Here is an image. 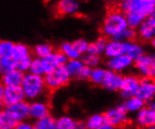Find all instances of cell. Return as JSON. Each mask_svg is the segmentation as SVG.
<instances>
[{"label": "cell", "instance_id": "obj_4", "mask_svg": "<svg viewBox=\"0 0 155 129\" xmlns=\"http://www.w3.org/2000/svg\"><path fill=\"white\" fill-rule=\"evenodd\" d=\"M71 76L66 67V65H61L54 68L53 71L44 76V81L46 84L47 90L50 91L58 90L69 84Z\"/></svg>", "mask_w": 155, "mask_h": 129}, {"label": "cell", "instance_id": "obj_26", "mask_svg": "<svg viewBox=\"0 0 155 129\" xmlns=\"http://www.w3.org/2000/svg\"><path fill=\"white\" fill-rule=\"evenodd\" d=\"M137 39H138L137 29H133V27L129 26V27H127V29L124 31H122L120 34H117V36H115L114 38H112L111 40L117 41V42H134Z\"/></svg>", "mask_w": 155, "mask_h": 129}, {"label": "cell", "instance_id": "obj_17", "mask_svg": "<svg viewBox=\"0 0 155 129\" xmlns=\"http://www.w3.org/2000/svg\"><path fill=\"white\" fill-rule=\"evenodd\" d=\"M122 80H123V76L121 73H116V72H113L107 69L103 87L109 91L120 90Z\"/></svg>", "mask_w": 155, "mask_h": 129}, {"label": "cell", "instance_id": "obj_30", "mask_svg": "<svg viewBox=\"0 0 155 129\" xmlns=\"http://www.w3.org/2000/svg\"><path fill=\"white\" fill-rule=\"evenodd\" d=\"M79 121H76L72 117L63 115L57 119L58 129H76Z\"/></svg>", "mask_w": 155, "mask_h": 129}, {"label": "cell", "instance_id": "obj_36", "mask_svg": "<svg viewBox=\"0 0 155 129\" xmlns=\"http://www.w3.org/2000/svg\"><path fill=\"white\" fill-rule=\"evenodd\" d=\"M14 69H16V62L13 58L0 59V72H1L2 75Z\"/></svg>", "mask_w": 155, "mask_h": 129}, {"label": "cell", "instance_id": "obj_18", "mask_svg": "<svg viewBox=\"0 0 155 129\" xmlns=\"http://www.w3.org/2000/svg\"><path fill=\"white\" fill-rule=\"evenodd\" d=\"M29 104L26 101H23L16 105H13L10 107H4L7 108L10 113L12 115V117L16 120L18 123H21L24 121H26L27 118H29Z\"/></svg>", "mask_w": 155, "mask_h": 129}, {"label": "cell", "instance_id": "obj_19", "mask_svg": "<svg viewBox=\"0 0 155 129\" xmlns=\"http://www.w3.org/2000/svg\"><path fill=\"white\" fill-rule=\"evenodd\" d=\"M104 57L108 59H114L126 55V44L123 42H117L109 40L104 50Z\"/></svg>", "mask_w": 155, "mask_h": 129}, {"label": "cell", "instance_id": "obj_28", "mask_svg": "<svg viewBox=\"0 0 155 129\" xmlns=\"http://www.w3.org/2000/svg\"><path fill=\"white\" fill-rule=\"evenodd\" d=\"M106 72H107V69L101 67V66L92 69L89 81L95 86H102L103 87L104 81L105 76H106Z\"/></svg>", "mask_w": 155, "mask_h": 129}, {"label": "cell", "instance_id": "obj_10", "mask_svg": "<svg viewBox=\"0 0 155 129\" xmlns=\"http://www.w3.org/2000/svg\"><path fill=\"white\" fill-rule=\"evenodd\" d=\"M135 96H137L139 99L146 104H149L155 96V81L154 79L141 77L140 86L136 91Z\"/></svg>", "mask_w": 155, "mask_h": 129}, {"label": "cell", "instance_id": "obj_16", "mask_svg": "<svg viewBox=\"0 0 155 129\" xmlns=\"http://www.w3.org/2000/svg\"><path fill=\"white\" fill-rule=\"evenodd\" d=\"M25 73L18 69L7 72L1 76V82L5 87H21L24 81Z\"/></svg>", "mask_w": 155, "mask_h": 129}, {"label": "cell", "instance_id": "obj_12", "mask_svg": "<svg viewBox=\"0 0 155 129\" xmlns=\"http://www.w3.org/2000/svg\"><path fill=\"white\" fill-rule=\"evenodd\" d=\"M105 64L108 70L120 73L123 71L131 68L134 64V61L129 56L123 55V56L117 57L114 59H108Z\"/></svg>", "mask_w": 155, "mask_h": 129}, {"label": "cell", "instance_id": "obj_24", "mask_svg": "<svg viewBox=\"0 0 155 129\" xmlns=\"http://www.w3.org/2000/svg\"><path fill=\"white\" fill-rule=\"evenodd\" d=\"M18 122L12 117L7 108H3L0 112V129H14Z\"/></svg>", "mask_w": 155, "mask_h": 129}, {"label": "cell", "instance_id": "obj_8", "mask_svg": "<svg viewBox=\"0 0 155 129\" xmlns=\"http://www.w3.org/2000/svg\"><path fill=\"white\" fill-rule=\"evenodd\" d=\"M141 77L135 75H126L123 76V80L120 88V94L126 100L132 96H134L140 86Z\"/></svg>", "mask_w": 155, "mask_h": 129}, {"label": "cell", "instance_id": "obj_3", "mask_svg": "<svg viewBox=\"0 0 155 129\" xmlns=\"http://www.w3.org/2000/svg\"><path fill=\"white\" fill-rule=\"evenodd\" d=\"M22 89L26 100L36 101L44 95L45 91L48 90L44 81V76L34 75L31 73H25Z\"/></svg>", "mask_w": 155, "mask_h": 129}, {"label": "cell", "instance_id": "obj_23", "mask_svg": "<svg viewBox=\"0 0 155 129\" xmlns=\"http://www.w3.org/2000/svg\"><path fill=\"white\" fill-rule=\"evenodd\" d=\"M54 51V47L49 42H41L36 44L32 49V53L36 58L46 59Z\"/></svg>", "mask_w": 155, "mask_h": 129}, {"label": "cell", "instance_id": "obj_45", "mask_svg": "<svg viewBox=\"0 0 155 129\" xmlns=\"http://www.w3.org/2000/svg\"><path fill=\"white\" fill-rule=\"evenodd\" d=\"M152 56H153V58H154V59H155V53H154V54L152 55Z\"/></svg>", "mask_w": 155, "mask_h": 129}, {"label": "cell", "instance_id": "obj_13", "mask_svg": "<svg viewBox=\"0 0 155 129\" xmlns=\"http://www.w3.org/2000/svg\"><path fill=\"white\" fill-rule=\"evenodd\" d=\"M29 115L35 121L46 118L50 116V107L45 101H32L29 104Z\"/></svg>", "mask_w": 155, "mask_h": 129}, {"label": "cell", "instance_id": "obj_21", "mask_svg": "<svg viewBox=\"0 0 155 129\" xmlns=\"http://www.w3.org/2000/svg\"><path fill=\"white\" fill-rule=\"evenodd\" d=\"M108 41L109 39H107L104 36L98 37L94 42H89L87 53L92 54V55H97V56H101V55L104 54V50L106 48Z\"/></svg>", "mask_w": 155, "mask_h": 129}, {"label": "cell", "instance_id": "obj_35", "mask_svg": "<svg viewBox=\"0 0 155 129\" xmlns=\"http://www.w3.org/2000/svg\"><path fill=\"white\" fill-rule=\"evenodd\" d=\"M48 59L56 68L61 65H66V63L69 61L68 58L59 50H54L48 57Z\"/></svg>", "mask_w": 155, "mask_h": 129}, {"label": "cell", "instance_id": "obj_9", "mask_svg": "<svg viewBox=\"0 0 155 129\" xmlns=\"http://www.w3.org/2000/svg\"><path fill=\"white\" fill-rule=\"evenodd\" d=\"M138 39L141 42H150L155 38V15L151 14L137 29Z\"/></svg>", "mask_w": 155, "mask_h": 129}, {"label": "cell", "instance_id": "obj_42", "mask_svg": "<svg viewBox=\"0 0 155 129\" xmlns=\"http://www.w3.org/2000/svg\"><path fill=\"white\" fill-rule=\"evenodd\" d=\"M150 43V45H151V46H152L153 48H155V38H154V39H152V41H151Z\"/></svg>", "mask_w": 155, "mask_h": 129}, {"label": "cell", "instance_id": "obj_43", "mask_svg": "<svg viewBox=\"0 0 155 129\" xmlns=\"http://www.w3.org/2000/svg\"><path fill=\"white\" fill-rule=\"evenodd\" d=\"M142 129H155V126H150V127H147V128H142Z\"/></svg>", "mask_w": 155, "mask_h": 129}, {"label": "cell", "instance_id": "obj_44", "mask_svg": "<svg viewBox=\"0 0 155 129\" xmlns=\"http://www.w3.org/2000/svg\"><path fill=\"white\" fill-rule=\"evenodd\" d=\"M116 2H117V4L118 3H120V2H122V1H125V0H115Z\"/></svg>", "mask_w": 155, "mask_h": 129}, {"label": "cell", "instance_id": "obj_38", "mask_svg": "<svg viewBox=\"0 0 155 129\" xmlns=\"http://www.w3.org/2000/svg\"><path fill=\"white\" fill-rule=\"evenodd\" d=\"M91 72H92V69L85 65L83 68H82V70L79 73V75H78L76 79H78V80H89L90 76H91Z\"/></svg>", "mask_w": 155, "mask_h": 129}, {"label": "cell", "instance_id": "obj_14", "mask_svg": "<svg viewBox=\"0 0 155 129\" xmlns=\"http://www.w3.org/2000/svg\"><path fill=\"white\" fill-rule=\"evenodd\" d=\"M54 68L52 62L48 58L46 59H40V58H33L32 63L29 69V73H34V75H38L41 76H46L48 73L53 71Z\"/></svg>", "mask_w": 155, "mask_h": 129}, {"label": "cell", "instance_id": "obj_32", "mask_svg": "<svg viewBox=\"0 0 155 129\" xmlns=\"http://www.w3.org/2000/svg\"><path fill=\"white\" fill-rule=\"evenodd\" d=\"M85 66V64L83 63V61L80 59H70L67 63H66V67L70 73V75L71 76V78H77L79 73L81 72L82 68Z\"/></svg>", "mask_w": 155, "mask_h": 129}, {"label": "cell", "instance_id": "obj_29", "mask_svg": "<svg viewBox=\"0 0 155 129\" xmlns=\"http://www.w3.org/2000/svg\"><path fill=\"white\" fill-rule=\"evenodd\" d=\"M87 129H99L102 125L105 124L104 114L103 113H95L87 118L86 121Z\"/></svg>", "mask_w": 155, "mask_h": 129}, {"label": "cell", "instance_id": "obj_15", "mask_svg": "<svg viewBox=\"0 0 155 129\" xmlns=\"http://www.w3.org/2000/svg\"><path fill=\"white\" fill-rule=\"evenodd\" d=\"M80 10L78 0H58L56 4V11L58 15H74Z\"/></svg>", "mask_w": 155, "mask_h": 129}, {"label": "cell", "instance_id": "obj_11", "mask_svg": "<svg viewBox=\"0 0 155 129\" xmlns=\"http://www.w3.org/2000/svg\"><path fill=\"white\" fill-rule=\"evenodd\" d=\"M135 123L140 129L155 126V109L150 106L144 107L140 111L136 113Z\"/></svg>", "mask_w": 155, "mask_h": 129}, {"label": "cell", "instance_id": "obj_41", "mask_svg": "<svg viewBox=\"0 0 155 129\" xmlns=\"http://www.w3.org/2000/svg\"><path fill=\"white\" fill-rule=\"evenodd\" d=\"M148 106H150V107H152V108L155 109V96H154V98L150 101V102L148 104Z\"/></svg>", "mask_w": 155, "mask_h": 129}, {"label": "cell", "instance_id": "obj_1", "mask_svg": "<svg viewBox=\"0 0 155 129\" xmlns=\"http://www.w3.org/2000/svg\"><path fill=\"white\" fill-rule=\"evenodd\" d=\"M117 8L125 14L129 26L137 29L155 12V0H125L118 3Z\"/></svg>", "mask_w": 155, "mask_h": 129}, {"label": "cell", "instance_id": "obj_27", "mask_svg": "<svg viewBox=\"0 0 155 129\" xmlns=\"http://www.w3.org/2000/svg\"><path fill=\"white\" fill-rule=\"evenodd\" d=\"M59 51H61L65 56L68 58V59H80L82 58V55L75 49L74 44L71 42H64L60 44L58 48Z\"/></svg>", "mask_w": 155, "mask_h": 129}, {"label": "cell", "instance_id": "obj_22", "mask_svg": "<svg viewBox=\"0 0 155 129\" xmlns=\"http://www.w3.org/2000/svg\"><path fill=\"white\" fill-rule=\"evenodd\" d=\"M125 44H126V55L129 56L134 61L138 59L143 55H145L143 46L136 41L127 42H125Z\"/></svg>", "mask_w": 155, "mask_h": 129}, {"label": "cell", "instance_id": "obj_25", "mask_svg": "<svg viewBox=\"0 0 155 129\" xmlns=\"http://www.w3.org/2000/svg\"><path fill=\"white\" fill-rule=\"evenodd\" d=\"M123 105L126 107L128 113H135V114L138 111H140L144 107H146V103L144 101H142L135 95L126 99Z\"/></svg>", "mask_w": 155, "mask_h": 129}, {"label": "cell", "instance_id": "obj_6", "mask_svg": "<svg viewBox=\"0 0 155 129\" xmlns=\"http://www.w3.org/2000/svg\"><path fill=\"white\" fill-rule=\"evenodd\" d=\"M0 100L3 107H10L25 100L22 87H5L0 88Z\"/></svg>", "mask_w": 155, "mask_h": 129}, {"label": "cell", "instance_id": "obj_2", "mask_svg": "<svg viewBox=\"0 0 155 129\" xmlns=\"http://www.w3.org/2000/svg\"><path fill=\"white\" fill-rule=\"evenodd\" d=\"M127 27H129L127 18L125 14L117 7L112 10H109L104 16L101 27V33L102 36L111 40L117 34L124 31Z\"/></svg>", "mask_w": 155, "mask_h": 129}, {"label": "cell", "instance_id": "obj_46", "mask_svg": "<svg viewBox=\"0 0 155 129\" xmlns=\"http://www.w3.org/2000/svg\"><path fill=\"white\" fill-rule=\"evenodd\" d=\"M153 14H154V15H155V12H154V13H153Z\"/></svg>", "mask_w": 155, "mask_h": 129}, {"label": "cell", "instance_id": "obj_47", "mask_svg": "<svg viewBox=\"0 0 155 129\" xmlns=\"http://www.w3.org/2000/svg\"><path fill=\"white\" fill-rule=\"evenodd\" d=\"M154 81H155V78H154Z\"/></svg>", "mask_w": 155, "mask_h": 129}, {"label": "cell", "instance_id": "obj_20", "mask_svg": "<svg viewBox=\"0 0 155 129\" xmlns=\"http://www.w3.org/2000/svg\"><path fill=\"white\" fill-rule=\"evenodd\" d=\"M32 50L29 46H27L26 44L23 42H17L14 45V49H13V54H12V58L15 60L16 64L17 62H19L25 59L30 58L32 57Z\"/></svg>", "mask_w": 155, "mask_h": 129}, {"label": "cell", "instance_id": "obj_40", "mask_svg": "<svg viewBox=\"0 0 155 129\" xmlns=\"http://www.w3.org/2000/svg\"><path fill=\"white\" fill-rule=\"evenodd\" d=\"M99 129H116V128H114L112 125H110V124H104V125H102L101 127H100Z\"/></svg>", "mask_w": 155, "mask_h": 129}, {"label": "cell", "instance_id": "obj_5", "mask_svg": "<svg viewBox=\"0 0 155 129\" xmlns=\"http://www.w3.org/2000/svg\"><path fill=\"white\" fill-rule=\"evenodd\" d=\"M104 114L105 123L112 125L116 129H120L129 123L128 111L123 104L109 108Z\"/></svg>", "mask_w": 155, "mask_h": 129}, {"label": "cell", "instance_id": "obj_7", "mask_svg": "<svg viewBox=\"0 0 155 129\" xmlns=\"http://www.w3.org/2000/svg\"><path fill=\"white\" fill-rule=\"evenodd\" d=\"M134 66L137 70L141 77L155 78V59L153 56L147 54L143 55L138 59L134 60Z\"/></svg>", "mask_w": 155, "mask_h": 129}, {"label": "cell", "instance_id": "obj_33", "mask_svg": "<svg viewBox=\"0 0 155 129\" xmlns=\"http://www.w3.org/2000/svg\"><path fill=\"white\" fill-rule=\"evenodd\" d=\"M15 43L11 41L2 40L0 42V59L12 58Z\"/></svg>", "mask_w": 155, "mask_h": 129}, {"label": "cell", "instance_id": "obj_39", "mask_svg": "<svg viewBox=\"0 0 155 129\" xmlns=\"http://www.w3.org/2000/svg\"><path fill=\"white\" fill-rule=\"evenodd\" d=\"M14 129H35V128H34V124H31L27 121H24L21 123H18V124Z\"/></svg>", "mask_w": 155, "mask_h": 129}, {"label": "cell", "instance_id": "obj_31", "mask_svg": "<svg viewBox=\"0 0 155 129\" xmlns=\"http://www.w3.org/2000/svg\"><path fill=\"white\" fill-rule=\"evenodd\" d=\"M35 129H58L57 125V119H54L53 116H48L43 118L39 121H35L34 123Z\"/></svg>", "mask_w": 155, "mask_h": 129}, {"label": "cell", "instance_id": "obj_37", "mask_svg": "<svg viewBox=\"0 0 155 129\" xmlns=\"http://www.w3.org/2000/svg\"><path fill=\"white\" fill-rule=\"evenodd\" d=\"M72 44H74V46L75 47V49L82 55V56H84L85 54L87 53L89 42L86 39L78 38V39H76V40H74V42H72Z\"/></svg>", "mask_w": 155, "mask_h": 129}, {"label": "cell", "instance_id": "obj_34", "mask_svg": "<svg viewBox=\"0 0 155 129\" xmlns=\"http://www.w3.org/2000/svg\"><path fill=\"white\" fill-rule=\"evenodd\" d=\"M81 60L83 61V63L85 64L86 66L94 69L100 66L102 61V58L101 56H97V55H92V54H85L84 56H82Z\"/></svg>", "mask_w": 155, "mask_h": 129}]
</instances>
